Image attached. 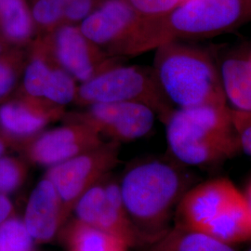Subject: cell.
Listing matches in <instances>:
<instances>
[{
    "label": "cell",
    "mask_w": 251,
    "mask_h": 251,
    "mask_svg": "<svg viewBox=\"0 0 251 251\" xmlns=\"http://www.w3.org/2000/svg\"><path fill=\"white\" fill-rule=\"evenodd\" d=\"M120 192L126 213L144 243L167 233L172 212L191 188V178L172 162L152 159L126 171Z\"/></svg>",
    "instance_id": "obj_1"
},
{
    "label": "cell",
    "mask_w": 251,
    "mask_h": 251,
    "mask_svg": "<svg viewBox=\"0 0 251 251\" xmlns=\"http://www.w3.org/2000/svg\"><path fill=\"white\" fill-rule=\"evenodd\" d=\"M251 20V0H181L163 17L143 19L130 56L179 39L223 35Z\"/></svg>",
    "instance_id": "obj_2"
},
{
    "label": "cell",
    "mask_w": 251,
    "mask_h": 251,
    "mask_svg": "<svg viewBox=\"0 0 251 251\" xmlns=\"http://www.w3.org/2000/svg\"><path fill=\"white\" fill-rule=\"evenodd\" d=\"M170 150L187 166H209L240 151L227 105L177 108L165 122Z\"/></svg>",
    "instance_id": "obj_3"
},
{
    "label": "cell",
    "mask_w": 251,
    "mask_h": 251,
    "mask_svg": "<svg viewBox=\"0 0 251 251\" xmlns=\"http://www.w3.org/2000/svg\"><path fill=\"white\" fill-rule=\"evenodd\" d=\"M152 70L173 106L226 105L218 65L206 50L172 41L156 49Z\"/></svg>",
    "instance_id": "obj_4"
},
{
    "label": "cell",
    "mask_w": 251,
    "mask_h": 251,
    "mask_svg": "<svg viewBox=\"0 0 251 251\" xmlns=\"http://www.w3.org/2000/svg\"><path fill=\"white\" fill-rule=\"evenodd\" d=\"M74 102H136L151 108L164 123L174 106L164 94L152 68L117 65L77 87Z\"/></svg>",
    "instance_id": "obj_5"
},
{
    "label": "cell",
    "mask_w": 251,
    "mask_h": 251,
    "mask_svg": "<svg viewBox=\"0 0 251 251\" xmlns=\"http://www.w3.org/2000/svg\"><path fill=\"white\" fill-rule=\"evenodd\" d=\"M119 143L109 141L88 152L48 169L50 179L62 198L67 219L78 199L98 183L118 163Z\"/></svg>",
    "instance_id": "obj_6"
},
{
    "label": "cell",
    "mask_w": 251,
    "mask_h": 251,
    "mask_svg": "<svg viewBox=\"0 0 251 251\" xmlns=\"http://www.w3.org/2000/svg\"><path fill=\"white\" fill-rule=\"evenodd\" d=\"M54 60L80 84L119 65L117 58L82 34L78 25H67L39 35Z\"/></svg>",
    "instance_id": "obj_7"
},
{
    "label": "cell",
    "mask_w": 251,
    "mask_h": 251,
    "mask_svg": "<svg viewBox=\"0 0 251 251\" xmlns=\"http://www.w3.org/2000/svg\"><path fill=\"white\" fill-rule=\"evenodd\" d=\"M156 115L152 109L136 102H104L86 106V110L65 114L66 122L90 126L111 141L126 143L148 134Z\"/></svg>",
    "instance_id": "obj_8"
},
{
    "label": "cell",
    "mask_w": 251,
    "mask_h": 251,
    "mask_svg": "<svg viewBox=\"0 0 251 251\" xmlns=\"http://www.w3.org/2000/svg\"><path fill=\"white\" fill-rule=\"evenodd\" d=\"M73 210L77 221L117 236L129 248L144 243L126 213L117 182L101 179L78 199Z\"/></svg>",
    "instance_id": "obj_9"
},
{
    "label": "cell",
    "mask_w": 251,
    "mask_h": 251,
    "mask_svg": "<svg viewBox=\"0 0 251 251\" xmlns=\"http://www.w3.org/2000/svg\"><path fill=\"white\" fill-rule=\"evenodd\" d=\"M142 22L124 0H103L78 27L84 36L112 56H128Z\"/></svg>",
    "instance_id": "obj_10"
},
{
    "label": "cell",
    "mask_w": 251,
    "mask_h": 251,
    "mask_svg": "<svg viewBox=\"0 0 251 251\" xmlns=\"http://www.w3.org/2000/svg\"><path fill=\"white\" fill-rule=\"evenodd\" d=\"M23 86L25 94L66 106L75 98L76 81L54 60L42 36L32 41Z\"/></svg>",
    "instance_id": "obj_11"
},
{
    "label": "cell",
    "mask_w": 251,
    "mask_h": 251,
    "mask_svg": "<svg viewBox=\"0 0 251 251\" xmlns=\"http://www.w3.org/2000/svg\"><path fill=\"white\" fill-rule=\"evenodd\" d=\"M101 135L79 122L44 130L25 144L27 158L38 166L50 168L103 144Z\"/></svg>",
    "instance_id": "obj_12"
},
{
    "label": "cell",
    "mask_w": 251,
    "mask_h": 251,
    "mask_svg": "<svg viewBox=\"0 0 251 251\" xmlns=\"http://www.w3.org/2000/svg\"><path fill=\"white\" fill-rule=\"evenodd\" d=\"M243 194L230 179L207 180L191 187L176 208V225L203 231Z\"/></svg>",
    "instance_id": "obj_13"
},
{
    "label": "cell",
    "mask_w": 251,
    "mask_h": 251,
    "mask_svg": "<svg viewBox=\"0 0 251 251\" xmlns=\"http://www.w3.org/2000/svg\"><path fill=\"white\" fill-rule=\"evenodd\" d=\"M65 114L64 106L25 94L21 99L0 106V127L7 138L26 144Z\"/></svg>",
    "instance_id": "obj_14"
},
{
    "label": "cell",
    "mask_w": 251,
    "mask_h": 251,
    "mask_svg": "<svg viewBox=\"0 0 251 251\" xmlns=\"http://www.w3.org/2000/svg\"><path fill=\"white\" fill-rule=\"evenodd\" d=\"M24 223L34 241H50L66 221L62 198L53 183L43 178L32 191Z\"/></svg>",
    "instance_id": "obj_15"
},
{
    "label": "cell",
    "mask_w": 251,
    "mask_h": 251,
    "mask_svg": "<svg viewBox=\"0 0 251 251\" xmlns=\"http://www.w3.org/2000/svg\"><path fill=\"white\" fill-rule=\"evenodd\" d=\"M96 3L97 0H33L31 12L38 36L63 25H78Z\"/></svg>",
    "instance_id": "obj_16"
},
{
    "label": "cell",
    "mask_w": 251,
    "mask_h": 251,
    "mask_svg": "<svg viewBox=\"0 0 251 251\" xmlns=\"http://www.w3.org/2000/svg\"><path fill=\"white\" fill-rule=\"evenodd\" d=\"M218 65L226 101L232 109L251 112V59L250 54H228Z\"/></svg>",
    "instance_id": "obj_17"
},
{
    "label": "cell",
    "mask_w": 251,
    "mask_h": 251,
    "mask_svg": "<svg viewBox=\"0 0 251 251\" xmlns=\"http://www.w3.org/2000/svg\"><path fill=\"white\" fill-rule=\"evenodd\" d=\"M202 232L231 246L251 241V208L246 196L234 201Z\"/></svg>",
    "instance_id": "obj_18"
},
{
    "label": "cell",
    "mask_w": 251,
    "mask_h": 251,
    "mask_svg": "<svg viewBox=\"0 0 251 251\" xmlns=\"http://www.w3.org/2000/svg\"><path fill=\"white\" fill-rule=\"evenodd\" d=\"M36 27L26 0H0V39L15 45L32 41Z\"/></svg>",
    "instance_id": "obj_19"
},
{
    "label": "cell",
    "mask_w": 251,
    "mask_h": 251,
    "mask_svg": "<svg viewBox=\"0 0 251 251\" xmlns=\"http://www.w3.org/2000/svg\"><path fill=\"white\" fill-rule=\"evenodd\" d=\"M152 244L150 251H235L207 233L178 225Z\"/></svg>",
    "instance_id": "obj_20"
},
{
    "label": "cell",
    "mask_w": 251,
    "mask_h": 251,
    "mask_svg": "<svg viewBox=\"0 0 251 251\" xmlns=\"http://www.w3.org/2000/svg\"><path fill=\"white\" fill-rule=\"evenodd\" d=\"M69 251H128L129 246L117 236L75 220L68 227Z\"/></svg>",
    "instance_id": "obj_21"
},
{
    "label": "cell",
    "mask_w": 251,
    "mask_h": 251,
    "mask_svg": "<svg viewBox=\"0 0 251 251\" xmlns=\"http://www.w3.org/2000/svg\"><path fill=\"white\" fill-rule=\"evenodd\" d=\"M33 244L23 220L12 216L0 225V251H31Z\"/></svg>",
    "instance_id": "obj_22"
},
{
    "label": "cell",
    "mask_w": 251,
    "mask_h": 251,
    "mask_svg": "<svg viewBox=\"0 0 251 251\" xmlns=\"http://www.w3.org/2000/svg\"><path fill=\"white\" fill-rule=\"evenodd\" d=\"M27 169L24 162L0 156V193L7 195L22 186L26 178Z\"/></svg>",
    "instance_id": "obj_23"
},
{
    "label": "cell",
    "mask_w": 251,
    "mask_h": 251,
    "mask_svg": "<svg viewBox=\"0 0 251 251\" xmlns=\"http://www.w3.org/2000/svg\"><path fill=\"white\" fill-rule=\"evenodd\" d=\"M135 12L145 20L160 18L171 12L181 0H124Z\"/></svg>",
    "instance_id": "obj_24"
},
{
    "label": "cell",
    "mask_w": 251,
    "mask_h": 251,
    "mask_svg": "<svg viewBox=\"0 0 251 251\" xmlns=\"http://www.w3.org/2000/svg\"><path fill=\"white\" fill-rule=\"evenodd\" d=\"M22 66L21 54L11 53L0 58V98L14 88Z\"/></svg>",
    "instance_id": "obj_25"
},
{
    "label": "cell",
    "mask_w": 251,
    "mask_h": 251,
    "mask_svg": "<svg viewBox=\"0 0 251 251\" xmlns=\"http://www.w3.org/2000/svg\"><path fill=\"white\" fill-rule=\"evenodd\" d=\"M230 114L240 150L251 156V112L238 111L230 108Z\"/></svg>",
    "instance_id": "obj_26"
},
{
    "label": "cell",
    "mask_w": 251,
    "mask_h": 251,
    "mask_svg": "<svg viewBox=\"0 0 251 251\" xmlns=\"http://www.w3.org/2000/svg\"><path fill=\"white\" fill-rule=\"evenodd\" d=\"M14 208L7 195L0 193V225L13 216Z\"/></svg>",
    "instance_id": "obj_27"
},
{
    "label": "cell",
    "mask_w": 251,
    "mask_h": 251,
    "mask_svg": "<svg viewBox=\"0 0 251 251\" xmlns=\"http://www.w3.org/2000/svg\"><path fill=\"white\" fill-rule=\"evenodd\" d=\"M9 145V142L8 141V138L0 135V156H2L6 152Z\"/></svg>",
    "instance_id": "obj_28"
},
{
    "label": "cell",
    "mask_w": 251,
    "mask_h": 251,
    "mask_svg": "<svg viewBox=\"0 0 251 251\" xmlns=\"http://www.w3.org/2000/svg\"><path fill=\"white\" fill-rule=\"evenodd\" d=\"M246 198H247L248 203H249V205H250L251 208V185L249 186V189H248V192H247V195H246Z\"/></svg>",
    "instance_id": "obj_29"
},
{
    "label": "cell",
    "mask_w": 251,
    "mask_h": 251,
    "mask_svg": "<svg viewBox=\"0 0 251 251\" xmlns=\"http://www.w3.org/2000/svg\"><path fill=\"white\" fill-rule=\"evenodd\" d=\"M2 49H3V46H2V43H1V39H0V54L2 52Z\"/></svg>",
    "instance_id": "obj_30"
},
{
    "label": "cell",
    "mask_w": 251,
    "mask_h": 251,
    "mask_svg": "<svg viewBox=\"0 0 251 251\" xmlns=\"http://www.w3.org/2000/svg\"><path fill=\"white\" fill-rule=\"evenodd\" d=\"M251 251V249H250V250H249V251Z\"/></svg>",
    "instance_id": "obj_31"
},
{
    "label": "cell",
    "mask_w": 251,
    "mask_h": 251,
    "mask_svg": "<svg viewBox=\"0 0 251 251\" xmlns=\"http://www.w3.org/2000/svg\"><path fill=\"white\" fill-rule=\"evenodd\" d=\"M250 56H251V52L250 53Z\"/></svg>",
    "instance_id": "obj_32"
}]
</instances>
